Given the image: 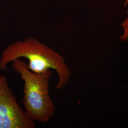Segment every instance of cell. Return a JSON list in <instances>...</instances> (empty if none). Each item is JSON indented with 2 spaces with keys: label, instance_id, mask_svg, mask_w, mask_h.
Segmentation results:
<instances>
[{
  "label": "cell",
  "instance_id": "obj_5",
  "mask_svg": "<svg viewBox=\"0 0 128 128\" xmlns=\"http://www.w3.org/2000/svg\"><path fill=\"white\" fill-rule=\"evenodd\" d=\"M128 5V0H125L124 4V6L125 7H127Z\"/></svg>",
  "mask_w": 128,
  "mask_h": 128
},
{
  "label": "cell",
  "instance_id": "obj_3",
  "mask_svg": "<svg viewBox=\"0 0 128 128\" xmlns=\"http://www.w3.org/2000/svg\"><path fill=\"white\" fill-rule=\"evenodd\" d=\"M32 121L18 105L6 76H0V128H34Z\"/></svg>",
  "mask_w": 128,
  "mask_h": 128
},
{
  "label": "cell",
  "instance_id": "obj_2",
  "mask_svg": "<svg viewBox=\"0 0 128 128\" xmlns=\"http://www.w3.org/2000/svg\"><path fill=\"white\" fill-rule=\"evenodd\" d=\"M12 68L24 81L23 103L28 116L34 122H48L55 117L56 110L49 90L51 71L33 73L28 68L27 64L20 59L12 62Z\"/></svg>",
  "mask_w": 128,
  "mask_h": 128
},
{
  "label": "cell",
  "instance_id": "obj_4",
  "mask_svg": "<svg viewBox=\"0 0 128 128\" xmlns=\"http://www.w3.org/2000/svg\"><path fill=\"white\" fill-rule=\"evenodd\" d=\"M121 26L124 29V33L120 38L122 41L127 42L128 40V17L121 24Z\"/></svg>",
  "mask_w": 128,
  "mask_h": 128
},
{
  "label": "cell",
  "instance_id": "obj_6",
  "mask_svg": "<svg viewBox=\"0 0 128 128\" xmlns=\"http://www.w3.org/2000/svg\"><path fill=\"white\" fill-rule=\"evenodd\" d=\"M127 7H128V10H127V14H128V5L127 6Z\"/></svg>",
  "mask_w": 128,
  "mask_h": 128
},
{
  "label": "cell",
  "instance_id": "obj_1",
  "mask_svg": "<svg viewBox=\"0 0 128 128\" xmlns=\"http://www.w3.org/2000/svg\"><path fill=\"white\" fill-rule=\"evenodd\" d=\"M20 58L28 60V68L33 73H42L50 69L56 71L58 77L56 89H63L71 78V71L64 57L36 38L17 41L5 48L0 59V70H6L8 64Z\"/></svg>",
  "mask_w": 128,
  "mask_h": 128
}]
</instances>
